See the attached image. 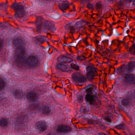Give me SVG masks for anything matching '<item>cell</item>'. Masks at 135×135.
<instances>
[{
	"label": "cell",
	"mask_w": 135,
	"mask_h": 135,
	"mask_svg": "<svg viewBox=\"0 0 135 135\" xmlns=\"http://www.w3.org/2000/svg\"><path fill=\"white\" fill-rule=\"evenodd\" d=\"M77 59L79 60H84L85 59V58L83 56H80L78 57Z\"/></svg>",
	"instance_id": "30"
},
{
	"label": "cell",
	"mask_w": 135,
	"mask_h": 135,
	"mask_svg": "<svg viewBox=\"0 0 135 135\" xmlns=\"http://www.w3.org/2000/svg\"><path fill=\"white\" fill-rule=\"evenodd\" d=\"M126 65H123L121 66L120 67L118 68L117 70V73L118 74L120 75L123 74L125 72V71L126 70Z\"/></svg>",
	"instance_id": "14"
},
{
	"label": "cell",
	"mask_w": 135,
	"mask_h": 135,
	"mask_svg": "<svg viewBox=\"0 0 135 135\" xmlns=\"http://www.w3.org/2000/svg\"><path fill=\"white\" fill-rule=\"evenodd\" d=\"M72 78L74 81L79 83H84L87 81V78L79 73H73Z\"/></svg>",
	"instance_id": "1"
},
{
	"label": "cell",
	"mask_w": 135,
	"mask_h": 135,
	"mask_svg": "<svg viewBox=\"0 0 135 135\" xmlns=\"http://www.w3.org/2000/svg\"><path fill=\"white\" fill-rule=\"evenodd\" d=\"M135 63L134 61L130 62L128 65V71L130 72L133 71L135 69Z\"/></svg>",
	"instance_id": "16"
},
{
	"label": "cell",
	"mask_w": 135,
	"mask_h": 135,
	"mask_svg": "<svg viewBox=\"0 0 135 135\" xmlns=\"http://www.w3.org/2000/svg\"><path fill=\"white\" fill-rule=\"evenodd\" d=\"M44 26L46 29H51L53 28L54 24L51 21H47L44 23Z\"/></svg>",
	"instance_id": "19"
},
{
	"label": "cell",
	"mask_w": 135,
	"mask_h": 135,
	"mask_svg": "<svg viewBox=\"0 0 135 135\" xmlns=\"http://www.w3.org/2000/svg\"><path fill=\"white\" fill-rule=\"evenodd\" d=\"M105 120L107 122H111V119H110L109 118L106 117L105 118Z\"/></svg>",
	"instance_id": "31"
},
{
	"label": "cell",
	"mask_w": 135,
	"mask_h": 135,
	"mask_svg": "<svg viewBox=\"0 0 135 135\" xmlns=\"http://www.w3.org/2000/svg\"><path fill=\"white\" fill-rule=\"evenodd\" d=\"M42 111L44 115H48L51 112V109L48 106H46L42 108Z\"/></svg>",
	"instance_id": "20"
},
{
	"label": "cell",
	"mask_w": 135,
	"mask_h": 135,
	"mask_svg": "<svg viewBox=\"0 0 135 135\" xmlns=\"http://www.w3.org/2000/svg\"><path fill=\"white\" fill-rule=\"evenodd\" d=\"M8 124L7 120L5 118H1L0 119V126L1 127H5L7 126Z\"/></svg>",
	"instance_id": "18"
},
{
	"label": "cell",
	"mask_w": 135,
	"mask_h": 135,
	"mask_svg": "<svg viewBox=\"0 0 135 135\" xmlns=\"http://www.w3.org/2000/svg\"><path fill=\"white\" fill-rule=\"evenodd\" d=\"M121 103L123 106H128V105H130V99H129L128 98H127L124 99L122 100Z\"/></svg>",
	"instance_id": "21"
},
{
	"label": "cell",
	"mask_w": 135,
	"mask_h": 135,
	"mask_svg": "<svg viewBox=\"0 0 135 135\" xmlns=\"http://www.w3.org/2000/svg\"><path fill=\"white\" fill-rule=\"evenodd\" d=\"M93 88H89L86 90V92H87L88 94H91V93H92V92L93 91Z\"/></svg>",
	"instance_id": "28"
},
{
	"label": "cell",
	"mask_w": 135,
	"mask_h": 135,
	"mask_svg": "<svg viewBox=\"0 0 135 135\" xmlns=\"http://www.w3.org/2000/svg\"><path fill=\"white\" fill-rule=\"evenodd\" d=\"M5 85V81L2 80V79L0 78V90H2L4 88Z\"/></svg>",
	"instance_id": "22"
},
{
	"label": "cell",
	"mask_w": 135,
	"mask_h": 135,
	"mask_svg": "<svg viewBox=\"0 0 135 135\" xmlns=\"http://www.w3.org/2000/svg\"><path fill=\"white\" fill-rule=\"evenodd\" d=\"M1 42H0V48H1Z\"/></svg>",
	"instance_id": "32"
},
{
	"label": "cell",
	"mask_w": 135,
	"mask_h": 135,
	"mask_svg": "<svg viewBox=\"0 0 135 135\" xmlns=\"http://www.w3.org/2000/svg\"><path fill=\"white\" fill-rule=\"evenodd\" d=\"M14 96L16 98H21L23 96V93L20 90H16L14 92Z\"/></svg>",
	"instance_id": "15"
},
{
	"label": "cell",
	"mask_w": 135,
	"mask_h": 135,
	"mask_svg": "<svg viewBox=\"0 0 135 135\" xmlns=\"http://www.w3.org/2000/svg\"><path fill=\"white\" fill-rule=\"evenodd\" d=\"M87 76L88 79L90 81H92L94 79V75L96 73V71L95 69L93 67L88 66L87 68Z\"/></svg>",
	"instance_id": "4"
},
{
	"label": "cell",
	"mask_w": 135,
	"mask_h": 135,
	"mask_svg": "<svg viewBox=\"0 0 135 135\" xmlns=\"http://www.w3.org/2000/svg\"><path fill=\"white\" fill-rule=\"evenodd\" d=\"M116 128L120 130H124L125 128V125L124 124H121L119 125H117L116 126Z\"/></svg>",
	"instance_id": "24"
},
{
	"label": "cell",
	"mask_w": 135,
	"mask_h": 135,
	"mask_svg": "<svg viewBox=\"0 0 135 135\" xmlns=\"http://www.w3.org/2000/svg\"><path fill=\"white\" fill-rule=\"evenodd\" d=\"M59 6V8L61 10L64 11L69 8V5L66 2H63L60 4Z\"/></svg>",
	"instance_id": "17"
},
{
	"label": "cell",
	"mask_w": 135,
	"mask_h": 135,
	"mask_svg": "<svg viewBox=\"0 0 135 135\" xmlns=\"http://www.w3.org/2000/svg\"><path fill=\"white\" fill-rule=\"evenodd\" d=\"M87 7V8H88L90 9H93V8H94L93 4L92 3H88V4Z\"/></svg>",
	"instance_id": "29"
},
{
	"label": "cell",
	"mask_w": 135,
	"mask_h": 135,
	"mask_svg": "<svg viewBox=\"0 0 135 135\" xmlns=\"http://www.w3.org/2000/svg\"><path fill=\"white\" fill-rule=\"evenodd\" d=\"M38 58L33 55L29 56L26 60V64L31 68L36 66L38 65Z\"/></svg>",
	"instance_id": "2"
},
{
	"label": "cell",
	"mask_w": 135,
	"mask_h": 135,
	"mask_svg": "<svg viewBox=\"0 0 135 135\" xmlns=\"http://www.w3.org/2000/svg\"><path fill=\"white\" fill-rule=\"evenodd\" d=\"M85 99L86 101L90 103V104H92L94 103V97L90 94H87L86 96Z\"/></svg>",
	"instance_id": "13"
},
{
	"label": "cell",
	"mask_w": 135,
	"mask_h": 135,
	"mask_svg": "<svg viewBox=\"0 0 135 135\" xmlns=\"http://www.w3.org/2000/svg\"><path fill=\"white\" fill-rule=\"evenodd\" d=\"M71 67L72 68L76 70V71H78V70H79V66H78L77 65H76L74 63H71Z\"/></svg>",
	"instance_id": "23"
},
{
	"label": "cell",
	"mask_w": 135,
	"mask_h": 135,
	"mask_svg": "<svg viewBox=\"0 0 135 135\" xmlns=\"http://www.w3.org/2000/svg\"><path fill=\"white\" fill-rule=\"evenodd\" d=\"M124 80L126 82L130 84H134L135 83V76L131 74H127L124 76Z\"/></svg>",
	"instance_id": "7"
},
{
	"label": "cell",
	"mask_w": 135,
	"mask_h": 135,
	"mask_svg": "<svg viewBox=\"0 0 135 135\" xmlns=\"http://www.w3.org/2000/svg\"><path fill=\"white\" fill-rule=\"evenodd\" d=\"M58 61L62 63H70L73 61V60L71 58H68L67 57L63 56V55H60L58 58Z\"/></svg>",
	"instance_id": "9"
},
{
	"label": "cell",
	"mask_w": 135,
	"mask_h": 135,
	"mask_svg": "<svg viewBox=\"0 0 135 135\" xmlns=\"http://www.w3.org/2000/svg\"><path fill=\"white\" fill-rule=\"evenodd\" d=\"M78 101L79 102L81 103L83 100V96L82 95H78L77 98Z\"/></svg>",
	"instance_id": "27"
},
{
	"label": "cell",
	"mask_w": 135,
	"mask_h": 135,
	"mask_svg": "<svg viewBox=\"0 0 135 135\" xmlns=\"http://www.w3.org/2000/svg\"><path fill=\"white\" fill-rule=\"evenodd\" d=\"M13 44L17 48L23 47L24 46L25 42L23 40L20 38H16L13 40Z\"/></svg>",
	"instance_id": "8"
},
{
	"label": "cell",
	"mask_w": 135,
	"mask_h": 135,
	"mask_svg": "<svg viewBox=\"0 0 135 135\" xmlns=\"http://www.w3.org/2000/svg\"><path fill=\"white\" fill-rule=\"evenodd\" d=\"M57 67L60 70L68 72V71H71V68L68 66L67 65H65L58 64V65H57Z\"/></svg>",
	"instance_id": "11"
},
{
	"label": "cell",
	"mask_w": 135,
	"mask_h": 135,
	"mask_svg": "<svg viewBox=\"0 0 135 135\" xmlns=\"http://www.w3.org/2000/svg\"><path fill=\"white\" fill-rule=\"evenodd\" d=\"M72 130V128L66 125H60L58 126L57 131L58 133H68L70 132Z\"/></svg>",
	"instance_id": "3"
},
{
	"label": "cell",
	"mask_w": 135,
	"mask_h": 135,
	"mask_svg": "<svg viewBox=\"0 0 135 135\" xmlns=\"http://www.w3.org/2000/svg\"><path fill=\"white\" fill-rule=\"evenodd\" d=\"M14 9L16 11V12H20L24 11V7L22 5L16 4L13 6Z\"/></svg>",
	"instance_id": "12"
},
{
	"label": "cell",
	"mask_w": 135,
	"mask_h": 135,
	"mask_svg": "<svg viewBox=\"0 0 135 135\" xmlns=\"http://www.w3.org/2000/svg\"><path fill=\"white\" fill-rule=\"evenodd\" d=\"M36 128L40 132H43L47 128V125L44 121H40L35 125Z\"/></svg>",
	"instance_id": "5"
},
{
	"label": "cell",
	"mask_w": 135,
	"mask_h": 135,
	"mask_svg": "<svg viewBox=\"0 0 135 135\" xmlns=\"http://www.w3.org/2000/svg\"><path fill=\"white\" fill-rule=\"evenodd\" d=\"M95 7H96V8L97 10H100L102 9V5L100 2H98L97 3Z\"/></svg>",
	"instance_id": "25"
},
{
	"label": "cell",
	"mask_w": 135,
	"mask_h": 135,
	"mask_svg": "<svg viewBox=\"0 0 135 135\" xmlns=\"http://www.w3.org/2000/svg\"><path fill=\"white\" fill-rule=\"evenodd\" d=\"M15 54L18 58H24L26 55V50L23 47L17 48Z\"/></svg>",
	"instance_id": "6"
},
{
	"label": "cell",
	"mask_w": 135,
	"mask_h": 135,
	"mask_svg": "<svg viewBox=\"0 0 135 135\" xmlns=\"http://www.w3.org/2000/svg\"><path fill=\"white\" fill-rule=\"evenodd\" d=\"M16 14L17 16L20 17H21L24 16L25 12L24 10V11H21V12H16Z\"/></svg>",
	"instance_id": "26"
},
{
	"label": "cell",
	"mask_w": 135,
	"mask_h": 135,
	"mask_svg": "<svg viewBox=\"0 0 135 135\" xmlns=\"http://www.w3.org/2000/svg\"><path fill=\"white\" fill-rule=\"evenodd\" d=\"M28 100L31 101H35L38 98V96L36 93L34 92H29L27 95Z\"/></svg>",
	"instance_id": "10"
},
{
	"label": "cell",
	"mask_w": 135,
	"mask_h": 135,
	"mask_svg": "<svg viewBox=\"0 0 135 135\" xmlns=\"http://www.w3.org/2000/svg\"><path fill=\"white\" fill-rule=\"evenodd\" d=\"M111 0V1H112V0Z\"/></svg>",
	"instance_id": "33"
}]
</instances>
